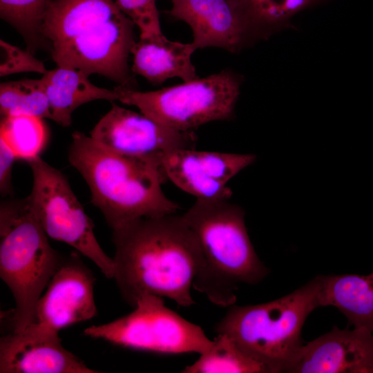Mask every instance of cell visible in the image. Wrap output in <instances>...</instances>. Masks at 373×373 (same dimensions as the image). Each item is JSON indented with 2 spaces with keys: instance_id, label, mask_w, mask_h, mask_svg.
<instances>
[{
  "instance_id": "cell-1",
  "label": "cell",
  "mask_w": 373,
  "mask_h": 373,
  "mask_svg": "<svg viewBox=\"0 0 373 373\" xmlns=\"http://www.w3.org/2000/svg\"><path fill=\"white\" fill-rule=\"evenodd\" d=\"M113 278L129 305L144 294L184 307L195 303L191 290L202 257L182 216L136 220L113 230Z\"/></svg>"
},
{
  "instance_id": "cell-2",
  "label": "cell",
  "mask_w": 373,
  "mask_h": 373,
  "mask_svg": "<svg viewBox=\"0 0 373 373\" xmlns=\"http://www.w3.org/2000/svg\"><path fill=\"white\" fill-rule=\"evenodd\" d=\"M135 26L113 0H50L41 32L57 66L104 75L135 89L128 66Z\"/></svg>"
},
{
  "instance_id": "cell-3",
  "label": "cell",
  "mask_w": 373,
  "mask_h": 373,
  "mask_svg": "<svg viewBox=\"0 0 373 373\" xmlns=\"http://www.w3.org/2000/svg\"><path fill=\"white\" fill-rule=\"evenodd\" d=\"M68 160L87 183L91 202L113 230L143 218L175 213L179 205L163 192L162 160L122 155L90 136L72 135Z\"/></svg>"
},
{
  "instance_id": "cell-4",
  "label": "cell",
  "mask_w": 373,
  "mask_h": 373,
  "mask_svg": "<svg viewBox=\"0 0 373 373\" xmlns=\"http://www.w3.org/2000/svg\"><path fill=\"white\" fill-rule=\"evenodd\" d=\"M182 216L202 257L193 288L212 303L229 307L236 303L240 284H256L269 274L252 245L240 206L196 199Z\"/></svg>"
},
{
  "instance_id": "cell-5",
  "label": "cell",
  "mask_w": 373,
  "mask_h": 373,
  "mask_svg": "<svg viewBox=\"0 0 373 373\" xmlns=\"http://www.w3.org/2000/svg\"><path fill=\"white\" fill-rule=\"evenodd\" d=\"M321 276L278 299L229 306L215 331L231 336L267 373L286 372L303 345L302 329L321 306Z\"/></svg>"
},
{
  "instance_id": "cell-6",
  "label": "cell",
  "mask_w": 373,
  "mask_h": 373,
  "mask_svg": "<svg viewBox=\"0 0 373 373\" xmlns=\"http://www.w3.org/2000/svg\"><path fill=\"white\" fill-rule=\"evenodd\" d=\"M48 237L27 197L1 202L0 277L15 302L12 332L34 322L37 303L63 258Z\"/></svg>"
},
{
  "instance_id": "cell-7",
  "label": "cell",
  "mask_w": 373,
  "mask_h": 373,
  "mask_svg": "<svg viewBox=\"0 0 373 373\" xmlns=\"http://www.w3.org/2000/svg\"><path fill=\"white\" fill-rule=\"evenodd\" d=\"M241 76L230 70L157 90L142 92L118 86V100L138 108L161 124L193 131L207 123L230 119L234 115Z\"/></svg>"
},
{
  "instance_id": "cell-8",
  "label": "cell",
  "mask_w": 373,
  "mask_h": 373,
  "mask_svg": "<svg viewBox=\"0 0 373 373\" xmlns=\"http://www.w3.org/2000/svg\"><path fill=\"white\" fill-rule=\"evenodd\" d=\"M164 298L144 294L129 314L84 330L85 336L124 348L158 354H200L212 343L204 330L165 305Z\"/></svg>"
},
{
  "instance_id": "cell-9",
  "label": "cell",
  "mask_w": 373,
  "mask_h": 373,
  "mask_svg": "<svg viewBox=\"0 0 373 373\" xmlns=\"http://www.w3.org/2000/svg\"><path fill=\"white\" fill-rule=\"evenodd\" d=\"M28 163L33 184L27 198L47 236L71 246L93 261L106 278H113V258L99 245L93 222L65 175L40 157Z\"/></svg>"
},
{
  "instance_id": "cell-10",
  "label": "cell",
  "mask_w": 373,
  "mask_h": 373,
  "mask_svg": "<svg viewBox=\"0 0 373 373\" xmlns=\"http://www.w3.org/2000/svg\"><path fill=\"white\" fill-rule=\"evenodd\" d=\"M90 137L107 149L137 157L162 160L168 153L194 149L193 131H179L150 118L142 113L112 104V107L90 133Z\"/></svg>"
},
{
  "instance_id": "cell-11",
  "label": "cell",
  "mask_w": 373,
  "mask_h": 373,
  "mask_svg": "<svg viewBox=\"0 0 373 373\" xmlns=\"http://www.w3.org/2000/svg\"><path fill=\"white\" fill-rule=\"evenodd\" d=\"M95 277L77 253L63 258L39 299L33 323L57 332L97 315Z\"/></svg>"
},
{
  "instance_id": "cell-12",
  "label": "cell",
  "mask_w": 373,
  "mask_h": 373,
  "mask_svg": "<svg viewBox=\"0 0 373 373\" xmlns=\"http://www.w3.org/2000/svg\"><path fill=\"white\" fill-rule=\"evenodd\" d=\"M1 373H98L65 349L59 333L31 323L0 338Z\"/></svg>"
},
{
  "instance_id": "cell-13",
  "label": "cell",
  "mask_w": 373,
  "mask_h": 373,
  "mask_svg": "<svg viewBox=\"0 0 373 373\" xmlns=\"http://www.w3.org/2000/svg\"><path fill=\"white\" fill-rule=\"evenodd\" d=\"M286 372L373 373V333L334 326L303 344Z\"/></svg>"
},
{
  "instance_id": "cell-14",
  "label": "cell",
  "mask_w": 373,
  "mask_h": 373,
  "mask_svg": "<svg viewBox=\"0 0 373 373\" xmlns=\"http://www.w3.org/2000/svg\"><path fill=\"white\" fill-rule=\"evenodd\" d=\"M166 12L191 28L198 48L217 47L238 52L254 41L227 0H171Z\"/></svg>"
},
{
  "instance_id": "cell-15",
  "label": "cell",
  "mask_w": 373,
  "mask_h": 373,
  "mask_svg": "<svg viewBox=\"0 0 373 373\" xmlns=\"http://www.w3.org/2000/svg\"><path fill=\"white\" fill-rule=\"evenodd\" d=\"M197 49L193 42L171 41L164 35L156 39H140L131 50V70L154 84H161L172 77L189 82L198 78L191 61Z\"/></svg>"
},
{
  "instance_id": "cell-16",
  "label": "cell",
  "mask_w": 373,
  "mask_h": 373,
  "mask_svg": "<svg viewBox=\"0 0 373 373\" xmlns=\"http://www.w3.org/2000/svg\"><path fill=\"white\" fill-rule=\"evenodd\" d=\"M82 70L57 66L43 74L41 80L48 98L51 119L67 127L71 124L72 114L79 106L97 99L113 102L118 100L113 90L92 84Z\"/></svg>"
},
{
  "instance_id": "cell-17",
  "label": "cell",
  "mask_w": 373,
  "mask_h": 373,
  "mask_svg": "<svg viewBox=\"0 0 373 373\" xmlns=\"http://www.w3.org/2000/svg\"><path fill=\"white\" fill-rule=\"evenodd\" d=\"M321 306H333L347 318L348 327L373 333V271L367 275L321 276Z\"/></svg>"
},
{
  "instance_id": "cell-18",
  "label": "cell",
  "mask_w": 373,
  "mask_h": 373,
  "mask_svg": "<svg viewBox=\"0 0 373 373\" xmlns=\"http://www.w3.org/2000/svg\"><path fill=\"white\" fill-rule=\"evenodd\" d=\"M332 0H227L255 43L291 27L300 12Z\"/></svg>"
},
{
  "instance_id": "cell-19",
  "label": "cell",
  "mask_w": 373,
  "mask_h": 373,
  "mask_svg": "<svg viewBox=\"0 0 373 373\" xmlns=\"http://www.w3.org/2000/svg\"><path fill=\"white\" fill-rule=\"evenodd\" d=\"M162 166L167 179L196 199L229 200L232 195L227 184L205 174L195 157L194 149H180L166 153Z\"/></svg>"
},
{
  "instance_id": "cell-20",
  "label": "cell",
  "mask_w": 373,
  "mask_h": 373,
  "mask_svg": "<svg viewBox=\"0 0 373 373\" xmlns=\"http://www.w3.org/2000/svg\"><path fill=\"white\" fill-rule=\"evenodd\" d=\"M183 373H267L260 363L245 352L229 335L219 333L209 348L199 354Z\"/></svg>"
},
{
  "instance_id": "cell-21",
  "label": "cell",
  "mask_w": 373,
  "mask_h": 373,
  "mask_svg": "<svg viewBox=\"0 0 373 373\" xmlns=\"http://www.w3.org/2000/svg\"><path fill=\"white\" fill-rule=\"evenodd\" d=\"M0 137L12 150L18 160L30 161L46 148L49 132L44 119L29 115L3 117Z\"/></svg>"
},
{
  "instance_id": "cell-22",
  "label": "cell",
  "mask_w": 373,
  "mask_h": 373,
  "mask_svg": "<svg viewBox=\"0 0 373 373\" xmlns=\"http://www.w3.org/2000/svg\"><path fill=\"white\" fill-rule=\"evenodd\" d=\"M0 112L2 117L29 115L51 119L48 98L41 79L1 83Z\"/></svg>"
},
{
  "instance_id": "cell-23",
  "label": "cell",
  "mask_w": 373,
  "mask_h": 373,
  "mask_svg": "<svg viewBox=\"0 0 373 373\" xmlns=\"http://www.w3.org/2000/svg\"><path fill=\"white\" fill-rule=\"evenodd\" d=\"M50 0H0V16L23 37L27 50L35 53L46 45L41 27Z\"/></svg>"
},
{
  "instance_id": "cell-24",
  "label": "cell",
  "mask_w": 373,
  "mask_h": 373,
  "mask_svg": "<svg viewBox=\"0 0 373 373\" xmlns=\"http://www.w3.org/2000/svg\"><path fill=\"white\" fill-rule=\"evenodd\" d=\"M195 157L205 174L220 183L227 182L256 160L253 154L202 151L194 149Z\"/></svg>"
},
{
  "instance_id": "cell-25",
  "label": "cell",
  "mask_w": 373,
  "mask_h": 373,
  "mask_svg": "<svg viewBox=\"0 0 373 373\" xmlns=\"http://www.w3.org/2000/svg\"><path fill=\"white\" fill-rule=\"evenodd\" d=\"M119 10L139 28L141 39L162 37L156 0H116Z\"/></svg>"
},
{
  "instance_id": "cell-26",
  "label": "cell",
  "mask_w": 373,
  "mask_h": 373,
  "mask_svg": "<svg viewBox=\"0 0 373 373\" xmlns=\"http://www.w3.org/2000/svg\"><path fill=\"white\" fill-rule=\"evenodd\" d=\"M0 76H7L22 72H37L44 74L47 70L44 63L36 59L28 50L0 40Z\"/></svg>"
},
{
  "instance_id": "cell-27",
  "label": "cell",
  "mask_w": 373,
  "mask_h": 373,
  "mask_svg": "<svg viewBox=\"0 0 373 373\" xmlns=\"http://www.w3.org/2000/svg\"><path fill=\"white\" fill-rule=\"evenodd\" d=\"M17 160L12 150L0 137V193L3 198L13 195L12 170Z\"/></svg>"
}]
</instances>
